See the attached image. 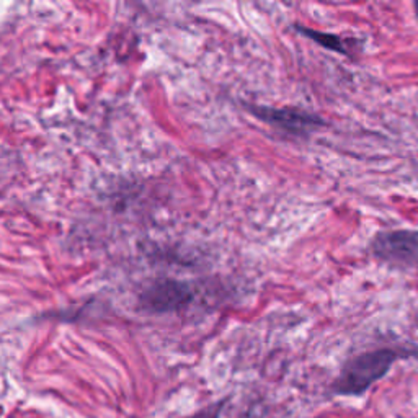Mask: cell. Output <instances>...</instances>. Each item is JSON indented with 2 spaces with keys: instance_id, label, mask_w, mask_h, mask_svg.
Segmentation results:
<instances>
[{
  "instance_id": "2",
  "label": "cell",
  "mask_w": 418,
  "mask_h": 418,
  "mask_svg": "<svg viewBox=\"0 0 418 418\" xmlns=\"http://www.w3.org/2000/svg\"><path fill=\"white\" fill-rule=\"evenodd\" d=\"M193 299V291L187 283L177 280H159L149 285L139 296L144 311L164 314L177 311Z\"/></svg>"
},
{
  "instance_id": "7",
  "label": "cell",
  "mask_w": 418,
  "mask_h": 418,
  "mask_svg": "<svg viewBox=\"0 0 418 418\" xmlns=\"http://www.w3.org/2000/svg\"><path fill=\"white\" fill-rule=\"evenodd\" d=\"M415 10H417V15H418V2H415Z\"/></svg>"
},
{
  "instance_id": "3",
  "label": "cell",
  "mask_w": 418,
  "mask_h": 418,
  "mask_svg": "<svg viewBox=\"0 0 418 418\" xmlns=\"http://www.w3.org/2000/svg\"><path fill=\"white\" fill-rule=\"evenodd\" d=\"M249 108L258 120L291 134H307L317 126L324 125L321 116L312 115L301 108H271L263 105Z\"/></svg>"
},
{
  "instance_id": "5",
  "label": "cell",
  "mask_w": 418,
  "mask_h": 418,
  "mask_svg": "<svg viewBox=\"0 0 418 418\" xmlns=\"http://www.w3.org/2000/svg\"><path fill=\"white\" fill-rule=\"evenodd\" d=\"M297 30L302 35H306L307 38L316 41L317 44L324 46V48H327L330 51H335V53L350 56V51L347 48V44H345V41L340 38V36H335V35H330V33H322V32H317V30H309V28H304V27H297Z\"/></svg>"
},
{
  "instance_id": "6",
  "label": "cell",
  "mask_w": 418,
  "mask_h": 418,
  "mask_svg": "<svg viewBox=\"0 0 418 418\" xmlns=\"http://www.w3.org/2000/svg\"><path fill=\"white\" fill-rule=\"evenodd\" d=\"M221 407H223V402H219V404H216L213 407H209V409L199 412V414L196 415L195 418H218L219 412H221Z\"/></svg>"
},
{
  "instance_id": "1",
  "label": "cell",
  "mask_w": 418,
  "mask_h": 418,
  "mask_svg": "<svg viewBox=\"0 0 418 418\" xmlns=\"http://www.w3.org/2000/svg\"><path fill=\"white\" fill-rule=\"evenodd\" d=\"M402 356L404 355L400 352L391 348H381L355 356L345 363L342 373L332 383V392L347 397L363 395L371 386L389 373L392 364Z\"/></svg>"
},
{
  "instance_id": "4",
  "label": "cell",
  "mask_w": 418,
  "mask_h": 418,
  "mask_svg": "<svg viewBox=\"0 0 418 418\" xmlns=\"http://www.w3.org/2000/svg\"><path fill=\"white\" fill-rule=\"evenodd\" d=\"M374 254L392 262H405L418 254V235L412 232L381 234L373 245Z\"/></svg>"
}]
</instances>
